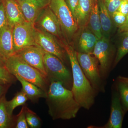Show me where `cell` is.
Returning <instances> with one entry per match:
<instances>
[{
  "label": "cell",
  "instance_id": "1",
  "mask_svg": "<svg viewBox=\"0 0 128 128\" xmlns=\"http://www.w3.org/2000/svg\"><path fill=\"white\" fill-rule=\"evenodd\" d=\"M45 98L49 114L53 120L74 118L81 108L75 99L71 90L59 82H50Z\"/></svg>",
  "mask_w": 128,
  "mask_h": 128
},
{
  "label": "cell",
  "instance_id": "2",
  "mask_svg": "<svg viewBox=\"0 0 128 128\" xmlns=\"http://www.w3.org/2000/svg\"><path fill=\"white\" fill-rule=\"evenodd\" d=\"M60 44L65 50L71 65L73 77L71 90L74 98L81 107L89 110L94 104L96 92L80 66L76 50L65 41H61Z\"/></svg>",
  "mask_w": 128,
  "mask_h": 128
},
{
  "label": "cell",
  "instance_id": "3",
  "mask_svg": "<svg viewBox=\"0 0 128 128\" xmlns=\"http://www.w3.org/2000/svg\"><path fill=\"white\" fill-rule=\"evenodd\" d=\"M5 66L14 76H18L33 83L47 93L50 82L39 70L29 65L15 54L5 61Z\"/></svg>",
  "mask_w": 128,
  "mask_h": 128
},
{
  "label": "cell",
  "instance_id": "4",
  "mask_svg": "<svg viewBox=\"0 0 128 128\" xmlns=\"http://www.w3.org/2000/svg\"><path fill=\"white\" fill-rule=\"evenodd\" d=\"M44 61L50 82H59L64 87L71 90L73 86L72 73L60 60L52 54L43 50Z\"/></svg>",
  "mask_w": 128,
  "mask_h": 128
},
{
  "label": "cell",
  "instance_id": "5",
  "mask_svg": "<svg viewBox=\"0 0 128 128\" xmlns=\"http://www.w3.org/2000/svg\"><path fill=\"white\" fill-rule=\"evenodd\" d=\"M48 6L57 17L63 34L67 39H71L79 28L65 0H51Z\"/></svg>",
  "mask_w": 128,
  "mask_h": 128
},
{
  "label": "cell",
  "instance_id": "6",
  "mask_svg": "<svg viewBox=\"0 0 128 128\" xmlns=\"http://www.w3.org/2000/svg\"><path fill=\"white\" fill-rule=\"evenodd\" d=\"M76 54L80 66L94 90L96 92H104L105 89L98 60L91 54L78 52Z\"/></svg>",
  "mask_w": 128,
  "mask_h": 128
},
{
  "label": "cell",
  "instance_id": "7",
  "mask_svg": "<svg viewBox=\"0 0 128 128\" xmlns=\"http://www.w3.org/2000/svg\"><path fill=\"white\" fill-rule=\"evenodd\" d=\"M34 25L26 22L15 25L12 29L15 54L29 46L37 45L35 42Z\"/></svg>",
  "mask_w": 128,
  "mask_h": 128
},
{
  "label": "cell",
  "instance_id": "8",
  "mask_svg": "<svg viewBox=\"0 0 128 128\" xmlns=\"http://www.w3.org/2000/svg\"><path fill=\"white\" fill-rule=\"evenodd\" d=\"M35 38L37 46L45 52L55 56L63 63L66 62L68 56L54 36L35 28Z\"/></svg>",
  "mask_w": 128,
  "mask_h": 128
},
{
  "label": "cell",
  "instance_id": "9",
  "mask_svg": "<svg viewBox=\"0 0 128 128\" xmlns=\"http://www.w3.org/2000/svg\"><path fill=\"white\" fill-rule=\"evenodd\" d=\"M34 25L35 28L59 38L62 36V32L59 22L48 6L42 9Z\"/></svg>",
  "mask_w": 128,
  "mask_h": 128
},
{
  "label": "cell",
  "instance_id": "10",
  "mask_svg": "<svg viewBox=\"0 0 128 128\" xmlns=\"http://www.w3.org/2000/svg\"><path fill=\"white\" fill-rule=\"evenodd\" d=\"M112 52L109 39L102 36L96 43L91 54L96 57L100 64L99 70L102 78H105L108 73Z\"/></svg>",
  "mask_w": 128,
  "mask_h": 128
},
{
  "label": "cell",
  "instance_id": "11",
  "mask_svg": "<svg viewBox=\"0 0 128 128\" xmlns=\"http://www.w3.org/2000/svg\"><path fill=\"white\" fill-rule=\"evenodd\" d=\"M15 54L48 78L44 63L43 50L39 46L33 45L26 47Z\"/></svg>",
  "mask_w": 128,
  "mask_h": 128
},
{
  "label": "cell",
  "instance_id": "12",
  "mask_svg": "<svg viewBox=\"0 0 128 128\" xmlns=\"http://www.w3.org/2000/svg\"><path fill=\"white\" fill-rule=\"evenodd\" d=\"M124 112L121 102V98L118 92H114L112 96L111 113L108 122L102 126H90L88 128H122Z\"/></svg>",
  "mask_w": 128,
  "mask_h": 128
},
{
  "label": "cell",
  "instance_id": "13",
  "mask_svg": "<svg viewBox=\"0 0 128 128\" xmlns=\"http://www.w3.org/2000/svg\"><path fill=\"white\" fill-rule=\"evenodd\" d=\"M12 29L13 27L7 23L0 31V56L5 61L15 54Z\"/></svg>",
  "mask_w": 128,
  "mask_h": 128
},
{
  "label": "cell",
  "instance_id": "14",
  "mask_svg": "<svg viewBox=\"0 0 128 128\" xmlns=\"http://www.w3.org/2000/svg\"><path fill=\"white\" fill-rule=\"evenodd\" d=\"M2 2L8 24L13 27L26 21L16 0H2Z\"/></svg>",
  "mask_w": 128,
  "mask_h": 128
},
{
  "label": "cell",
  "instance_id": "15",
  "mask_svg": "<svg viewBox=\"0 0 128 128\" xmlns=\"http://www.w3.org/2000/svg\"><path fill=\"white\" fill-rule=\"evenodd\" d=\"M82 29L78 41V51L76 52L91 54L99 39L87 26Z\"/></svg>",
  "mask_w": 128,
  "mask_h": 128
},
{
  "label": "cell",
  "instance_id": "16",
  "mask_svg": "<svg viewBox=\"0 0 128 128\" xmlns=\"http://www.w3.org/2000/svg\"><path fill=\"white\" fill-rule=\"evenodd\" d=\"M94 0H79L76 10L75 19L78 27L87 26Z\"/></svg>",
  "mask_w": 128,
  "mask_h": 128
},
{
  "label": "cell",
  "instance_id": "17",
  "mask_svg": "<svg viewBox=\"0 0 128 128\" xmlns=\"http://www.w3.org/2000/svg\"><path fill=\"white\" fill-rule=\"evenodd\" d=\"M15 77L20 82L22 86V90L32 102H36L40 98H46V92L38 86L24 80L19 76H16Z\"/></svg>",
  "mask_w": 128,
  "mask_h": 128
},
{
  "label": "cell",
  "instance_id": "18",
  "mask_svg": "<svg viewBox=\"0 0 128 128\" xmlns=\"http://www.w3.org/2000/svg\"><path fill=\"white\" fill-rule=\"evenodd\" d=\"M98 4L102 36L109 39L113 28L112 16L102 0H99Z\"/></svg>",
  "mask_w": 128,
  "mask_h": 128
},
{
  "label": "cell",
  "instance_id": "19",
  "mask_svg": "<svg viewBox=\"0 0 128 128\" xmlns=\"http://www.w3.org/2000/svg\"><path fill=\"white\" fill-rule=\"evenodd\" d=\"M16 0L19 4L26 20L34 25L42 9L29 2Z\"/></svg>",
  "mask_w": 128,
  "mask_h": 128
},
{
  "label": "cell",
  "instance_id": "20",
  "mask_svg": "<svg viewBox=\"0 0 128 128\" xmlns=\"http://www.w3.org/2000/svg\"><path fill=\"white\" fill-rule=\"evenodd\" d=\"M87 26L98 39L102 37L98 4L97 0H94Z\"/></svg>",
  "mask_w": 128,
  "mask_h": 128
},
{
  "label": "cell",
  "instance_id": "21",
  "mask_svg": "<svg viewBox=\"0 0 128 128\" xmlns=\"http://www.w3.org/2000/svg\"><path fill=\"white\" fill-rule=\"evenodd\" d=\"M6 101L5 95L0 99V128H11L14 124V118L7 112Z\"/></svg>",
  "mask_w": 128,
  "mask_h": 128
},
{
  "label": "cell",
  "instance_id": "22",
  "mask_svg": "<svg viewBox=\"0 0 128 128\" xmlns=\"http://www.w3.org/2000/svg\"><path fill=\"white\" fill-rule=\"evenodd\" d=\"M27 97L23 92H18L10 100L6 101V110L9 115L12 116V113L14 109L17 107L23 106L28 100Z\"/></svg>",
  "mask_w": 128,
  "mask_h": 128
},
{
  "label": "cell",
  "instance_id": "23",
  "mask_svg": "<svg viewBox=\"0 0 128 128\" xmlns=\"http://www.w3.org/2000/svg\"><path fill=\"white\" fill-rule=\"evenodd\" d=\"M128 53V31H127L123 32L121 41L117 50L114 65L116 66Z\"/></svg>",
  "mask_w": 128,
  "mask_h": 128
},
{
  "label": "cell",
  "instance_id": "24",
  "mask_svg": "<svg viewBox=\"0 0 128 128\" xmlns=\"http://www.w3.org/2000/svg\"><path fill=\"white\" fill-rule=\"evenodd\" d=\"M26 120L29 128H38L41 125V120L34 112L24 106Z\"/></svg>",
  "mask_w": 128,
  "mask_h": 128
},
{
  "label": "cell",
  "instance_id": "25",
  "mask_svg": "<svg viewBox=\"0 0 128 128\" xmlns=\"http://www.w3.org/2000/svg\"><path fill=\"white\" fill-rule=\"evenodd\" d=\"M118 88L125 113L128 111V83L118 80Z\"/></svg>",
  "mask_w": 128,
  "mask_h": 128
},
{
  "label": "cell",
  "instance_id": "26",
  "mask_svg": "<svg viewBox=\"0 0 128 128\" xmlns=\"http://www.w3.org/2000/svg\"><path fill=\"white\" fill-rule=\"evenodd\" d=\"M17 80L15 76L11 74L5 66H0V84L11 85Z\"/></svg>",
  "mask_w": 128,
  "mask_h": 128
},
{
  "label": "cell",
  "instance_id": "27",
  "mask_svg": "<svg viewBox=\"0 0 128 128\" xmlns=\"http://www.w3.org/2000/svg\"><path fill=\"white\" fill-rule=\"evenodd\" d=\"M15 118V120H14L15 123V128H29L26 120L24 106L22 107L20 112H19Z\"/></svg>",
  "mask_w": 128,
  "mask_h": 128
},
{
  "label": "cell",
  "instance_id": "28",
  "mask_svg": "<svg viewBox=\"0 0 128 128\" xmlns=\"http://www.w3.org/2000/svg\"><path fill=\"white\" fill-rule=\"evenodd\" d=\"M122 0H102L111 16L112 14L118 11Z\"/></svg>",
  "mask_w": 128,
  "mask_h": 128
},
{
  "label": "cell",
  "instance_id": "29",
  "mask_svg": "<svg viewBox=\"0 0 128 128\" xmlns=\"http://www.w3.org/2000/svg\"><path fill=\"white\" fill-rule=\"evenodd\" d=\"M112 18L113 22L117 27L119 28L125 22L126 16L120 12L117 11L112 14Z\"/></svg>",
  "mask_w": 128,
  "mask_h": 128
},
{
  "label": "cell",
  "instance_id": "30",
  "mask_svg": "<svg viewBox=\"0 0 128 128\" xmlns=\"http://www.w3.org/2000/svg\"><path fill=\"white\" fill-rule=\"evenodd\" d=\"M8 23L2 0L0 3V31Z\"/></svg>",
  "mask_w": 128,
  "mask_h": 128
},
{
  "label": "cell",
  "instance_id": "31",
  "mask_svg": "<svg viewBox=\"0 0 128 128\" xmlns=\"http://www.w3.org/2000/svg\"><path fill=\"white\" fill-rule=\"evenodd\" d=\"M32 2L40 9H43L48 6L51 0H22Z\"/></svg>",
  "mask_w": 128,
  "mask_h": 128
},
{
  "label": "cell",
  "instance_id": "32",
  "mask_svg": "<svg viewBox=\"0 0 128 128\" xmlns=\"http://www.w3.org/2000/svg\"><path fill=\"white\" fill-rule=\"evenodd\" d=\"M65 1L75 19L76 10L78 6L79 0H65Z\"/></svg>",
  "mask_w": 128,
  "mask_h": 128
},
{
  "label": "cell",
  "instance_id": "33",
  "mask_svg": "<svg viewBox=\"0 0 128 128\" xmlns=\"http://www.w3.org/2000/svg\"><path fill=\"white\" fill-rule=\"evenodd\" d=\"M118 11L127 16L128 14V0H122Z\"/></svg>",
  "mask_w": 128,
  "mask_h": 128
},
{
  "label": "cell",
  "instance_id": "34",
  "mask_svg": "<svg viewBox=\"0 0 128 128\" xmlns=\"http://www.w3.org/2000/svg\"><path fill=\"white\" fill-rule=\"evenodd\" d=\"M10 85H4L0 84V99L2 96L6 95V93L10 86Z\"/></svg>",
  "mask_w": 128,
  "mask_h": 128
},
{
  "label": "cell",
  "instance_id": "35",
  "mask_svg": "<svg viewBox=\"0 0 128 128\" xmlns=\"http://www.w3.org/2000/svg\"><path fill=\"white\" fill-rule=\"evenodd\" d=\"M118 28H119V30H118L119 32H121L128 31V14L126 16V20L124 23Z\"/></svg>",
  "mask_w": 128,
  "mask_h": 128
},
{
  "label": "cell",
  "instance_id": "36",
  "mask_svg": "<svg viewBox=\"0 0 128 128\" xmlns=\"http://www.w3.org/2000/svg\"><path fill=\"white\" fill-rule=\"evenodd\" d=\"M118 78V80L124 82L128 83V77L119 76Z\"/></svg>",
  "mask_w": 128,
  "mask_h": 128
},
{
  "label": "cell",
  "instance_id": "37",
  "mask_svg": "<svg viewBox=\"0 0 128 128\" xmlns=\"http://www.w3.org/2000/svg\"><path fill=\"white\" fill-rule=\"evenodd\" d=\"M0 66H5V60L0 56Z\"/></svg>",
  "mask_w": 128,
  "mask_h": 128
},
{
  "label": "cell",
  "instance_id": "38",
  "mask_svg": "<svg viewBox=\"0 0 128 128\" xmlns=\"http://www.w3.org/2000/svg\"><path fill=\"white\" fill-rule=\"evenodd\" d=\"M2 0H0V3L1 2H2Z\"/></svg>",
  "mask_w": 128,
  "mask_h": 128
}]
</instances>
